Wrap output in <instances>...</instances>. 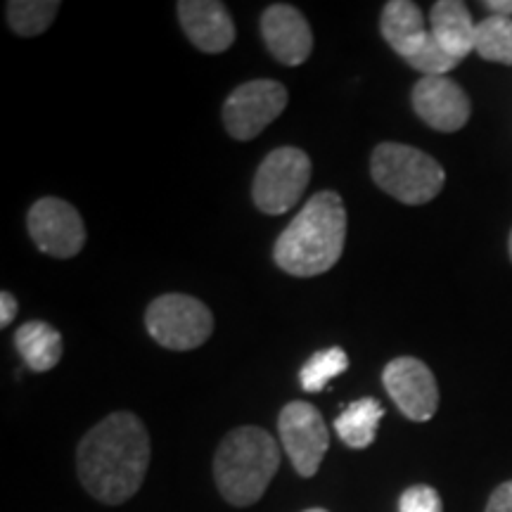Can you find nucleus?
I'll return each instance as SVG.
<instances>
[{"label": "nucleus", "instance_id": "f257e3e1", "mask_svg": "<svg viewBox=\"0 0 512 512\" xmlns=\"http://www.w3.org/2000/svg\"><path fill=\"white\" fill-rule=\"evenodd\" d=\"M150 465V434L143 420L117 411L100 420L76 451L83 489L95 501L119 505L136 496Z\"/></svg>", "mask_w": 512, "mask_h": 512}, {"label": "nucleus", "instance_id": "f03ea898", "mask_svg": "<svg viewBox=\"0 0 512 512\" xmlns=\"http://www.w3.org/2000/svg\"><path fill=\"white\" fill-rule=\"evenodd\" d=\"M347 242V209L332 190L313 195L273 247L275 264L297 278L328 273Z\"/></svg>", "mask_w": 512, "mask_h": 512}, {"label": "nucleus", "instance_id": "7ed1b4c3", "mask_svg": "<svg viewBox=\"0 0 512 512\" xmlns=\"http://www.w3.org/2000/svg\"><path fill=\"white\" fill-rule=\"evenodd\" d=\"M280 467V448L261 427H238L223 437L214 458V479L230 505L247 508L266 494Z\"/></svg>", "mask_w": 512, "mask_h": 512}, {"label": "nucleus", "instance_id": "20e7f679", "mask_svg": "<svg viewBox=\"0 0 512 512\" xmlns=\"http://www.w3.org/2000/svg\"><path fill=\"white\" fill-rule=\"evenodd\" d=\"M377 188L403 204H427L444 188L446 174L437 159L401 143H380L370 157Z\"/></svg>", "mask_w": 512, "mask_h": 512}, {"label": "nucleus", "instance_id": "39448f33", "mask_svg": "<svg viewBox=\"0 0 512 512\" xmlns=\"http://www.w3.org/2000/svg\"><path fill=\"white\" fill-rule=\"evenodd\" d=\"M380 29L389 48L425 76H446L460 64L434 41L432 31L425 29L422 10L411 0H392L384 5Z\"/></svg>", "mask_w": 512, "mask_h": 512}, {"label": "nucleus", "instance_id": "423d86ee", "mask_svg": "<svg viewBox=\"0 0 512 512\" xmlns=\"http://www.w3.org/2000/svg\"><path fill=\"white\" fill-rule=\"evenodd\" d=\"M145 325L164 349L190 351L202 347L214 332V316L200 299L188 294H162L147 306Z\"/></svg>", "mask_w": 512, "mask_h": 512}, {"label": "nucleus", "instance_id": "0eeeda50", "mask_svg": "<svg viewBox=\"0 0 512 512\" xmlns=\"http://www.w3.org/2000/svg\"><path fill=\"white\" fill-rule=\"evenodd\" d=\"M311 181V159L299 147H278L268 152L254 176L252 197L256 209L280 216L290 211Z\"/></svg>", "mask_w": 512, "mask_h": 512}, {"label": "nucleus", "instance_id": "6e6552de", "mask_svg": "<svg viewBox=\"0 0 512 512\" xmlns=\"http://www.w3.org/2000/svg\"><path fill=\"white\" fill-rule=\"evenodd\" d=\"M287 91L283 83L271 79L247 81L228 95L223 105V124L235 140H252L268 124L283 114Z\"/></svg>", "mask_w": 512, "mask_h": 512}, {"label": "nucleus", "instance_id": "1a4fd4ad", "mask_svg": "<svg viewBox=\"0 0 512 512\" xmlns=\"http://www.w3.org/2000/svg\"><path fill=\"white\" fill-rule=\"evenodd\" d=\"M278 434L290 456L294 470L302 477H313L330 446V432L323 415L306 401H292L280 411Z\"/></svg>", "mask_w": 512, "mask_h": 512}, {"label": "nucleus", "instance_id": "9d476101", "mask_svg": "<svg viewBox=\"0 0 512 512\" xmlns=\"http://www.w3.org/2000/svg\"><path fill=\"white\" fill-rule=\"evenodd\" d=\"M27 228L43 254L69 259L86 245V226L81 214L60 197H43L27 214Z\"/></svg>", "mask_w": 512, "mask_h": 512}, {"label": "nucleus", "instance_id": "9b49d317", "mask_svg": "<svg viewBox=\"0 0 512 512\" xmlns=\"http://www.w3.org/2000/svg\"><path fill=\"white\" fill-rule=\"evenodd\" d=\"M387 389L396 408L413 422H427L434 418L439 408L437 377L420 358L399 356L387 363L382 373Z\"/></svg>", "mask_w": 512, "mask_h": 512}, {"label": "nucleus", "instance_id": "f8f14e48", "mask_svg": "<svg viewBox=\"0 0 512 512\" xmlns=\"http://www.w3.org/2000/svg\"><path fill=\"white\" fill-rule=\"evenodd\" d=\"M413 110L427 126L441 133H456L472 114L470 98L448 76H422L413 88Z\"/></svg>", "mask_w": 512, "mask_h": 512}, {"label": "nucleus", "instance_id": "ddd939ff", "mask_svg": "<svg viewBox=\"0 0 512 512\" xmlns=\"http://www.w3.org/2000/svg\"><path fill=\"white\" fill-rule=\"evenodd\" d=\"M261 36L275 60L297 67L309 60L313 50V31L306 17L292 5H271L261 15Z\"/></svg>", "mask_w": 512, "mask_h": 512}, {"label": "nucleus", "instance_id": "4468645a", "mask_svg": "<svg viewBox=\"0 0 512 512\" xmlns=\"http://www.w3.org/2000/svg\"><path fill=\"white\" fill-rule=\"evenodd\" d=\"M178 22L195 48L202 53H226L235 41V24L226 5L216 0H183L178 3Z\"/></svg>", "mask_w": 512, "mask_h": 512}, {"label": "nucleus", "instance_id": "2eb2a0df", "mask_svg": "<svg viewBox=\"0 0 512 512\" xmlns=\"http://www.w3.org/2000/svg\"><path fill=\"white\" fill-rule=\"evenodd\" d=\"M430 31L446 55L463 62L475 50L477 24L460 0H439L430 12Z\"/></svg>", "mask_w": 512, "mask_h": 512}, {"label": "nucleus", "instance_id": "dca6fc26", "mask_svg": "<svg viewBox=\"0 0 512 512\" xmlns=\"http://www.w3.org/2000/svg\"><path fill=\"white\" fill-rule=\"evenodd\" d=\"M15 344L19 356L24 358L29 370L46 373L53 370L62 358V335L53 325L43 320H29L15 332Z\"/></svg>", "mask_w": 512, "mask_h": 512}, {"label": "nucleus", "instance_id": "f3484780", "mask_svg": "<svg viewBox=\"0 0 512 512\" xmlns=\"http://www.w3.org/2000/svg\"><path fill=\"white\" fill-rule=\"evenodd\" d=\"M382 415V403L373 396H366V399H358L344 408L335 420V432L351 448H368L377 437Z\"/></svg>", "mask_w": 512, "mask_h": 512}, {"label": "nucleus", "instance_id": "a211bd4d", "mask_svg": "<svg viewBox=\"0 0 512 512\" xmlns=\"http://www.w3.org/2000/svg\"><path fill=\"white\" fill-rule=\"evenodd\" d=\"M475 53L486 62L512 64V17L491 15L479 22Z\"/></svg>", "mask_w": 512, "mask_h": 512}, {"label": "nucleus", "instance_id": "6ab92c4d", "mask_svg": "<svg viewBox=\"0 0 512 512\" xmlns=\"http://www.w3.org/2000/svg\"><path fill=\"white\" fill-rule=\"evenodd\" d=\"M60 10L57 0H12L8 3V22L19 36L43 34Z\"/></svg>", "mask_w": 512, "mask_h": 512}, {"label": "nucleus", "instance_id": "aec40b11", "mask_svg": "<svg viewBox=\"0 0 512 512\" xmlns=\"http://www.w3.org/2000/svg\"><path fill=\"white\" fill-rule=\"evenodd\" d=\"M347 368H349L347 351L339 347L323 349L318 351V354H313L309 361L304 363L302 373H299V382H302L304 392L318 394L323 392L325 384H328L332 377L342 375Z\"/></svg>", "mask_w": 512, "mask_h": 512}, {"label": "nucleus", "instance_id": "412c9836", "mask_svg": "<svg viewBox=\"0 0 512 512\" xmlns=\"http://www.w3.org/2000/svg\"><path fill=\"white\" fill-rule=\"evenodd\" d=\"M399 512H444V505H441V496L437 489H432L427 484H418L403 491Z\"/></svg>", "mask_w": 512, "mask_h": 512}, {"label": "nucleus", "instance_id": "4be33fe9", "mask_svg": "<svg viewBox=\"0 0 512 512\" xmlns=\"http://www.w3.org/2000/svg\"><path fill=\"white\" fill-rule=\"evenodd\" d=\"M484 512H512V479L501 486H496V491L491 494Z\"/></svg>", "mask_w": 512, "mask_h": 512}, {"label": "nucleus", "instance_id": "5701e85b", "mask_svg": "<svg viewBox=\"0 0 512 512\" xmlns=\"http://www.w3.org/2000/svg\"><path fill=\"white\" fill-rule=\"evenodd\" d=\"M15 316H17V299L12 297L10 292H3L0 294V325L8 328L12 320H15Z\"/></svg>", "mask_w": 512, "mask_h": 512}, {"label": "nucleus", "instance_id": "b1692460", "mask_svg": "<svg viewBox=\"0 0 512 512\" xmlns=\"http://www.w3.org/2000/svg\"><path fill=\"white\" fill-rule=\"evenodd\" d=\"M486 10H491L498 17H510L512 0H486Z\"/></svg>", "mask_w": 512, "mask_h": 512}, {"label": "nucleus", "instance_id": "393cba45", "mask_svg": "<svg viewBox=\"0 0 512 512\" xmlns=\"http://www.w3.org/2000/svg\"><path fill=\"white\" fill-rule=\"evenodd\" d=\"M304 512H328L325 508H311V510H304Z\"/></svg>", "mask_w": 512, "mask_h": 512}, {"label": "nucleus", "instance_id": "a878e982", "mask_svg": "<svg viewBox=\"0 0 512 512\" xmlns=\"http://www.w3.org/2000/svg\"><path fill=\"white\" fill-rule=\"evenodd\" d=\"M508 247H510V259H512V233H510V245Z\"/></svg>", "mask_w": 512, "mask_h": 512}]
</instances>
